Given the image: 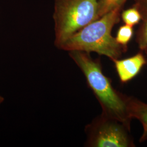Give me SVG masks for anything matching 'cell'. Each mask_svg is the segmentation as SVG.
Masks as SVG:
<instances>
[{
  "label": "cell",
  "mask_w": 147,
  "mask_h": 147,
  "mask_svg": "<svg viewBox=\"0 0 147 147\" xmlns=\"http://www.w3.org/2000/svg\"><path fill=\"white\" fill-rule=\"evenodd\" d=\"M69 56L84 74L89 88L102 108V113L117 119L130 129L131 119L128 114L127 96L116 90L110 79L103 73L99 59H93L90 53L69 51Z\"/></svg>",
  "instance_id": "1"
},
{
  "label": "cell",
  "mask_w": 147,
  "mask_h": 147,
  "mask_svg": "<svg viewBox=\"0 0 147 147\" xmlns=\"http://www.w3.org/2000/svg\"><path fill=\"white\" fill-rule=\"evenodd\" d=\"M123 8L117 7L90 22L69 37L58 47L65 51L97 53L112 61L119 59L127 47L120 45L112 36L113 27L120 20Z\"/></svg>",
  "instance_id": "2"
},
{
  "label": "cell",
  "mask_w": 147,
  "mask_h": 147,
  "mask_svg": "<svg viewBox=\"0 0 147 147\" xmlns=\"http://www.w3.org/2000/svg\"><path fill=\"white\" fill-rule=\"evenodd\" d=\"M55 44L59 47L69 38L100 18L98 0H55Z\"/></svg>",
  "instance_id": "3"
},
{
  "label": "cell",
  "mask_w": 147,
  "mask_h": 147,
  "mask_svg": "<svg viewBox=\"0 0 147 147\" xmlns=\"http://www.w3.org/2000/svg\"><path fill=\"white\" fill-rule=\"evenodd\" d=\"M130 129L117 119L101 114L85 127L88 147H133Z\"/></svg>",
  "instance_id": "4"
},
{
  "label": "cell",
  "mask_w": 147,
  "mask_h": 147,
  "mask_svg": "<svg viewBox=\"0 0 147 147\" xmlns=\"http://www.w3.org/2000/svg\"><path fill=\"white\" fill-rule=\"evenodd\" d=\"M121 83H126L134 79L147 63V59L142 53L125 59L112 61Z\"/></svg>",
  "instance_id": "5"
},
{
  "label": "cell",
  "mask_w": 147,
  "mask_h": 147,
  "mask_svg": "<svg viewBox=\"0 0 147 147\" xmlns=\"http://www.w3.org/2000/svg\"><path fill=\"white\" fill-rule=\"evenodd\" d=\"M127 107L128 114L131 119L136 118L142 124L143 132L140 142L147 140V104L135 98L127 96Z\"/></svg>",
  "instance_id": "6"
},
{
  "label": "cell",
  "mask_w": 147,
  "mask_h": 147,
  "mask_svg": "<svg viewBox=\"0 0 147 147\" xmlns=\"http://www.w3.org/2000/svg\"><path fill=\"white\" fill-rule=\"evenodd\" d=\"M124 24L134 26L142 20V16L140 11L135 6L123 11L121 14Z\"/></svg>",
  "instance_id": "7"
},
{
  "label": "cell",
  "mask_w": 147,
  "mask_h": 147,
  "mask_svg": "<svg viewBox=\"0 0 147 147\" xmlns=\"http://www.w3.org/2000/svg\"><path fill=\"white\" fill-rule=\"evenodd\" d=\"M133 34V27L124 24L119 28L115 38L120 45L127 47V44L131 40Z\"/></svg>",
  "instance_id": "8"
},
{
  "label": "cell",
  "mask_w": 147,
  "mask_h": 147,
  "mask_svg": "<svg viewBox=\"0 0 147 147\" xmlns=\"http://www.w3.org/2000/svg\"><path fill=\"white\" fill-rule=\"evenodd\" d=\"M127 0H98L99 17L117 7L123 8Z\"/></svg>",
  "instance_id": "9"
},
{
  "label": "cell",
  "mask_w": 147,
  "mask_h": 147,
  "mask_svg": "<svg viewBox=\"0 0 147 147\" xmlns=\"http://www.w3.org/2000/svg\"><path fill=\"white\" fill-rule=\"evenodd\" d=\"M142 22L137 34V42L142 51L147 48V18H142Z\"/></svg>",
  "instance_id": "10"
},
{
  "label": "cell",
  "mask_w": 147,
  "mask_h": 147,
  "mask_svg": "<svg viewBox=\"0 0 147 147\" xmlns=\"http://www.w3.org/2000/svg\"><path fill=\"white\" fill-rule=\"evenodd\" d=\"M135 2L134 6L140 11L142 18H147V0H135Z\"/></svg>",
  "instance_id": "11"
},
{
  "label": "cell",
  "mask_w": 147,
  "mask_h": 147,
  "mask_svg": "<svg viewBox=\"0 0 147 147\" xmlns=\"http://www.w3.org/2000/svg\"><path fill=\"white\" fill-rule=\"evenodd\" d=\"M4 100V99H3V98L2 97V96H0V104L3 102V101Z\"/></svg>",
  "instance_id": "12"
},
{
  "label": "cell",
  "mask_w": 147,
  "mask_h": 147,
  "mask_svg": "<svg viewBox=\"0 0 147 147\" xmlns=\"http://www.w3.org/2000/svg\"><path fill=\"white\" fill-rule=\"evenodd\" d=\"M144 52H145V53H146V55H147V49H145V50H144Z\"/></svg>",
  "instance_id": "13"
}]
</instances>
